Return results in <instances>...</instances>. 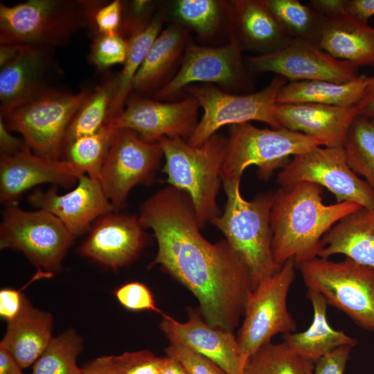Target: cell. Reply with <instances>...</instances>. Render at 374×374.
Segmentation results:
<instances>
[{"label": "cell", "instance_id": "obj_1", "mask_svg": "<svg viewBox=\"0 0 374 374\" xmlns=\"http://www.w3.org/2000/svg\"><path fill=\"white\" fill-rule=\"evenodd\" d=\"M139 219L144 229L153 231L158 245L150 267L159 265L186 287L208 325L232 332L253 287L246 267L227 240L208 241L189 195L170 185L141 204Z\"/></svg>", "mask_w": 374, "mask_h": 374}, {"label": "cell", "instance_id": "obj_2", "mask_svg": "<svg viewBox=\"0 0 374 374\" xmlns=\"http://www.w3.org/2000/svg\"><path fill=\"white\" fill-rule=\"evenodd\" d=\"M323 188L301 182L289 190L278 188L270 213L272 253L275 262L283 265L294 259L296 267L317 257L322 240L339 220L362 207L344 202L326 204Z\"/></svg>", "mask_w": 374, "mask_h": 374}, {"label": "cell", "instance_id": "obj_3", "mask_svg": "<svg viewBox=\"0 0 374 374\" xmlns=\"http://www.w3.org/2000/svg\"><path fill=\"white\" fill-rule=\"evenodd\" d=\"M226 195L224 212L210 222L226 240L246 267L253 290L278 271L272 253L271 209L274 193H262L248 201L242 197L240 180L222 181Z\"/></svg>", "mask_w": 374, "mask_h": 374}, {"label": "cell", "instance_id": "obj_4", "mask_svg": "<svg viewBox=\"0 0 374 374\" xmlns=\"http://www.w3.org/2000/svg\"><path fill=\"white\" fill-rule=\"evenodd\" d=\"M101 1L29 0L0 4V44L53 49L80 29L92 26Z\"/></svg>", "mask_w": 374, "mask_h": 374}, {"label": "cell", "instance_id": "obj_5", "mask_svg": "<svg viewBox=\"0 0 374 374\" xmlns=\"http://www.w3.org/2000/svg\"><path fill=\"white\" fill-rule=\"evenodd\" d=\"M157 141L163 152L167 182L189 195L202 229L222 213L217 196L228 137L215 133L197 147L181 138L162 137Z\"/></svg>", "mask_w": 374, "mask_h": 374}, {"label": "cell", "instance_id": "obj_6", "mask_svg": "<svg viewBox=\"0 0 374 374\" xmlns=\"http://www.w3.org/2000/svg\"><path fill=\"white\" fill-rule=\"evenodd\" d=\"M327 145L323 139L284 127L262 129L249 123L230 125L222 181L240 180L250 166H256L258 177L267 181L275 170L283 168L291 157Z\"/></svg>", "mask_w": 374, "mask_h": 374}, {"label": "cell", "instance_id": "obj_7", "mask_svg": "<svg viewBox=\"0 0 374 374\" xmlns=\"http://www.w3.org/2000/svg\"><path fill=\"white\" fill-rule=\"evenodd\" d=\"M297 267L308 290L320 293L328 305L374 332V268L348 258L335 262L319 257Z\"/></svg>", "mask_w": 374, "mask_h": 374}, {"label": "cell", "instance_id": "obj_8", "mask_svg": "<svg viewBox=\"0 0 374 374\" xmlns=\"http://www.w3.org/2000/svg\"><path fill=\"white\" fill-rule=\"evenodd\" d=\"M90 91L72 93L55 87L0 118L9 130L22 136L34 154L61 159L69 126Z\"/></svg>", "mask_w": 374, "mask_h": 374}, {"label": "cell", "instance_id": "obj_9", "mask_svg": "<svg viewBox=\"0 0 374 374\" xmlns=\"http://www.w3.org/2000/svg\"><path fill=\"white\" fill-rule=\"evenodd\" d=\"M75 237L55 215L42 209L28 211L6 204L0 224V249L22 252L37 270L53 274Z\"/></svg>", "mask_w": 374, "mask_h": 374}, {"label": "cell", "instance_id": "obj_10", "mask_svg": "<svg viewBox=\"0 0 374 374\" xmlns=\"http://www.w3.org/2000/svg\"><path fill=\"white\" fill-rule=\"evenodd\" d=\"M287 82L285 78L275 75L264 88L246 95L229 93L211 85L188 87L192 98L204 109L202 117L187 139L188 143L199 146L222 127L251 121L265 123L271 128H281L275 107L278 92Z\"/></svg>", "mask_w": 374, "mask_h": 374}, {"label": "cell", "instance_id": "obj_11", "mask_svg": "<svg viewBox=\"0 0 374 374\" xmlns=\"http://www.w3.org/2000/svg\"><path fill=\"white\" fill-rule=\"evenodd\" d=\"M295 267L294 259L288 260L278 271L260 282L249 297L237 338L246 362L276 335L296 332V322L287 307Z\"/></svg>", "mask_w": 374, "mask_h": 374}, {"label": "cell", "instance_id": "obj_12", "mask_svg": "<svg viewBox=\"0 0 374 374\" xmlns=\"http://www.w3.org/2000/svg\"><path fill=\"white\" fill-rule=\"evenodd\" d=\"M301 182L326 188L336 202L356 203L374 209V193L348 166L343 147L318 146L294 156L278 172L280 188L289 190Z\"/></svg>", "mask_w": 374, "mask_h": 374}, {"label": "cell", "instance_id": "obj_13", "mask_svg": "<svg viewBox=\"0 0 374 374\" xmlns=\"http://www.w3.org/2000/svg\"><path fill=\"white\" fill-rule=\"evenodd\" d=\"M163 157L158 141H145L131 130H116L99 177L115 211L125 206L134 187L154 183Z\"/></svg>", "mask_w": 374, "mask_h": 374}, {"label": "cell", "instance_id": "obj_14", "mask_svg": "<svg viewBox=\"0 0 374 374\" xmlns=\"http://www.w3.org/2000/svg\"><path fill=\"white\" fill-rule=\"evenodd\" d=\"M245 64L252 72L274 73L288 82L326 80L344 83L360 75L357 66L334 57L319 44L298 39L274 52L249 57Z\"/></svg>", "mask_w": 374, "mask_h": 374}, {"label": "cell", "instance_id": "obj_15", "mask_svg": "<svg viewBox=\"0 0 374 374\" xmlns=\"http://www.w3.org/2000/svg\"><path fill=\"white\" fill-rule=\"evenodd\" d=\"M241 50L234 35L222 46L190 44L185 50L179 70L156 91L155 98L169 99L194 82L215 83L230 89L241 86L247 80Z\"/></svg>", "mask_w": 374, "mask_h": 374}, {"label": "cell", "instance_id": "obj_16", "mask_svg": "<svg viewBox=\"0 0 374 374\" xmlns=\"http://www.w3.org/2000/svg\"><path fill=\"white\" fill-rule=\"evenodd\" d=\"M199 105L194 98L161 103L131 93L125 108L109 123L116 130H128L147 142L162 137L188 139L198 121Z\"/></svg>", "mask_w": 374, "mask_h": 374}, {"label": "cell", "instance_id": "obj_17", "mask_svg": "<svg viewBox=\"0 0 374 374\" xmlns=\"http://www.w3.org/2000/svg\"><path fill=\"white\" fill-rule=\"evenodd\" d=\"M116 212L98 218L78 248L81 255L112 269L131 264L146 239L139 217Z\"/></svg>", "mask_w": 374, "mask_h": 374}, {"label": "cell", "instance_id": "obj_18", "mask_svg": "<svg viewBox=\"0 0 374 374\" xmlns=\"http://www.w3.org/2000/svg\"><path fill=\"white\" fill-rule=\"evenodd\" d=\"M28 201L57 217L75 238L89 231L102 215L115 211L99 179L87 175L80 176L75 188L65 194H59L54 186L46 190L35 189Z\"/></svg>", "mask_w": 374, "mask_h": 374}, {"label": "cell", "instance_id": "obj_19", "mask_svg": "<svg viewBox=\"0 0 374 374\" xmlns=\"http://www.w3.org/2000/svg\"><path fill=\"white\" fill-rule=\"evenodd\" d=\"M188 315V321L179 322L163 314L160 328L171 344L208 358L227 374H242L246 360L232 332L211 326L193 310Z\"/></svg>", "mask_w": 374, "mask_h": 374}, {"label": "cell", "instance_id": "obj_20", "mask_svg": "<svg viewBox=\"0 0 374 374\" xmlns=\"http://www.w3.org/2000/svg\"><path fill=\"white\" fill-rule=\"evenodd\" d=\"M51 51L21 45L17 55L0 67V116L55 88L51 83Z\"/></svg>", "mask_w": 374, "mask_h": 374}, {"label": "cell", "instance_id": "obj_21", "mask_svg": "<svg viewBox=\"0 0 374 374\" xmlns=\"http://www.w3.org/2000/svg\"><path fill=\"white\" fill-rule=\"evenodd\" d=\"M82 175L66 161L39 157L28 147L13 155H1L0 201L17 202L26 191L42 184L68 188Z\"/></svg>", "mask_w": 374, "mask_h": 374}, {"label": "cell", "instance_id": "obj_22", "mask_svg": "<svg viewBox=\"0 0 374 374\" xmlns=\"http://www.w3.org/2000/svg\"><path fill=\"white\" fill-rule=\"evenodd\" d=\"M275 115L281 127L323 139L328 147H343L350 125L357 114L355 106L276 103Z\"/></svg>", "mask_w": 374, "mask_h": 374}, {"label": "cell", "instance_id": "obj_23", "mask_svg": "<svg viewBox=\"0 0 374 374\" xmlns=\"http://www.w3.org/2000/svg\"><path fill=\"white\" fill-rule=\"evenodd\" d=\"M335 254L374 268V209L362 206L328 231L317 257L329 258Z\"/></svg>", "mask_w": 374, "mask_h": 374}, {"label": "cell", "instance_id": "obj_24", "mask_svg": "<svg viewBox=\"0 0 374 374\" xmlns=\"http://www.w3.org/2000/svg\"><path fill=\"white\" fill-rule=\"evenodd\" d=\"M53 325L51 314L33 307L26 299L19 314L7 323L0 347L22 368L33 366L53 338Z\"/></svg>", "mask_w": 374, "mask_h": 374}, {"label": "cell", "instance_id": "obj_25", "mask_svg": "<svg viewBox=\"0 0 374 374\" xmlns=\"http://www.w3.org/2000/svg\"><path fill=\"white\" fill-rule=\"evenodd\" d=\"M319 46L357 68H374V27L348 15L326 19Z\"/></svg>", "mask_w": 374, "mask_h": 374}, {"label": "cell", "instance_id": "obj_26", "mask_svg": "<svg viewBox=\"0 0 374 374\" xmlns=\"http://www.w3.org/2000/svg\"><path fill=\"white\" fill-rule=\"evenodd\" d=\"M238 41L246 48L265 54L277 51L293 39L286 33L264 0L231 3Z\"/></svg>", "mask_w": 374, "mask_h": 374}, {"label": "cell", "instance_id": "obj_27", "mask_svg": "<svg viewBox=\"0 0 374 374\" xmlns=\"http://www.w3.org/2000/svg\"><path fill=\"white\" fill-rule=\"evenodd\" d=\"M313 308V319L308 329L284 335V342L301 357L316 362L332 350L343 346L354 347L357 339L343 330L332 328L327 319L328 303L320 293L308 290Z\"/></svg>", "mask_w": 374, "mask_h": 374}, {"label": "cell", "instance_id": "obj_28", "mask_svg": "<svg viewBox=\"0 0 374 374\" xmlns=\"http://www.w3.org/2000/svg\"><path fill=\"white\" fill-rule=\"evenodd\" d=\"M188 36V31L177 25L159 33L136 74L133 93L141 96L159 87L183 53Z\"/></svg>", "mask_w": 374, "mask_h": 374}, {"label": "cell", "instance_id": "obj_29", "mask_svg": "<svg viewBox=\"0 0 374 374\" xmlns=\"http://www.w3.org/2000/svg\"><path fill=\"white\" fill-rule=\"evenodd\" d=\"M367 75L344 83L326 80L287 82L280 89L278 104L316 103L344 107H352L362 98Z\"/></svg>", "mask_w": 374, "mask_h": 374}, {"label": "cell", "instance_id": "obj_30", "mask_svg": "<svg viewBox=\"0 0 374 374\" xmlns=\"http://www.w3.org/2000/svg\"><path fill=\"white\" fill-rule=\"evenodd\" d=\"M162 24V16L157 15L145 27L134 33L127 39L128 53L121 71L116 75V89L108 123L123 110L132 92V85L136 74L150 48L161 33Z\"/></svg>", "mask_w": 374, "mask_h": 374}, {"label": "cell", "instance_id": "obj_31", "mask_svg": "<svg viewBox=\"0 0 374 374\" xmlns=\"http://www.w3.org/2000/svg\"><path fill=\"white\" fill-rule=\"evenodd\" d=\"M116 130L106 124L93 134L68 142L64 145L61 159L79 172L99 179Z\"/></svg>", "mask_w": 374, "mask_h": 374}, {"label": "cell", "instance_id": "obj_32", "mask_svg": "<svg viewBox=\"0 0 374 374\" xmlns=\"http://www.w3.org/2000/svg\"><path fill=\"white\" fill-rule=\"evenodd\" d=\"M115 89L114 76L91 90L69 126L64 145L77 138L93 134L108 123Z\"/></svg>", "mask_w": 374, "mask_h": 374}, {"label": "cell", "instance_id": "obj_33", "mask_svg": "<svg viewBox=\"0 0 374 374\" xmlns=\"http://www.w3.org/2000/svg\"><path fill=\"white\" fill-rule=\"evenodd\" d=\"M286 33L292 39L319 44L326 18L299 0H264Z\"/></svg>", "mask_w": 374, "mask_h": 374}, {"label": "cell", "instance_id": "obj_34", "mask_svg": "<svg viewBox=\"0 0 374 374\" xmlns=\"http://www.w3.org/2000/svg\"><path fill=\"white\" fill-rule=\"evenodd\" d=\"M314 364L296 354L284 341H270L248 358L242 374H314Z\"/></svg>", "mask_w": 374, "mask_h": 374}, {"label": "cell", "instance_id": "obj_35", "mask_svg": "<svg viewBox=\"0 0 374 374\" xmlns=\"http://www.w3.org/2000/svg\"><path fill=\"white\" fill-rule=\"evenodd\" d=\"M343 148L350 168L365 179L374 193V121L356 116Z\"/></svg>", "mask_w": 374, "mask_h": 374}, {"label": "cell", "instance_id": "obj_36", "mask_svg": "<svg viewBox=\"0 0 374 374\" xmlns=\"http://www.w3.org/2000/svg\"><path fill=\"white\" fill-rule=\"evenodd\" d=\"M82 349V338L73 329H69L53 338L33 364L32 374H83L77 364Z\"/></svg>", "mask_w": 374, "mask_h": 374}, {"label": "cell", "instance_id": "obj_37", "mask_svg": "<svg viewBox=\"0 0 374 374\" xmlns=\"http://www.w3.org/2000/svg\"><path fill=\"white\" fill-rule=\"evenodd\" d=\"M214 0H179L174 8L175 15L202 37L213 34L218 28L222 8Z\"/></svg>", "mask_w": 374, "mask_h": 374}, {"label": "cell", "instance_id": "obj_38", "mask_svg": "<svg viewBox=\"0 0 374 374\" xmlns=\"http://www.w3.org/2000/svg\"><path fill=\"white\" fill-rule=\"evenodd\" d=\"M128 39L120 33L96 35L89 55L90 62L98 70L123 64L128 53Z\"/></svg>", "mask_w": 374, "mask_h": 374}, {"label": "cell", "instance_id": "obj_39", "mask_svg": "<svg viewBox=\"0 0 374 374\" xmlns=\"http://www.w3.org/2000/svg\"><path fill=\"white\" fill-rule=\"evenodd\" d=\"M107 357L118 374H160L165 361L148 350Z\"/></svg>", "mask_w": 374, "mask_h": 374}, {"label": "cell", "instance_id": "obj_40", "mask_svg": "<svg viewBox=\"0 0 374 374\" xmlns=\"http://www.w3.org/2000/svg\"><path fill=\"white\" fill-rule=\"evenodd\" d=\"M114 294L119 303L127 310L162 313L156 306L150 290L142 283L137 281L126 283L116 289Z\"/></svg>", "mask_w": 374, "mask_h": 374}, {"label": "cell", "instance_id": "obj_41", "mask_svg": "<svg viewBox=\"0 0 374 374\" xmlns=\"http://www.w3.org/2000/svg\"><path fill=\"white\" fill-rule=\"evenodd\" d=\"M165 350L166 356L177 360L188 374H227L208 358L181 344L170 343Z\"/></svg>", "mask_w": 374, "mask_h": 374}, {"label": "cell", "instance_id": "obj_42", "mask_svg": "<svg viewBox=\"0 0 374 374\" xmlns=\"http://www.w3.org/2000/svg\"><path fill=\"white\" fill-rule=\"evenodd\" d=\"M124 3L114 0L103 3L95 11L92 28L96 35H112L119 33L123 21Z\"/></svg>", "mask_w": 374, "mask_h": 374}, {"label": "cell", "instance_id": "obj_43", "mask_svg": "<svg viewBox=\"0 0 374 374\" xmlns=\"http://www.w3.org/2000/svg\"><path fill=\"white\" fill-rule=\"evenodd\" d=\"M353 348L343 346L319 359L314 364V374H344Z\"/></svg>", "mask_w": 374, "mask_h": 374}, {"label": "cell", "instance_id": "obj_44", "mask_svg": "<svg viewBox=\"0 0 374 374\" xmlns=\"http://www.w3.org/2000/svg\"><path fill=\"white\" fill-rule=\"evenodd\" d=\"M21 290L3 288L0 291V316L7 323L15 319L24 307L26 297Z\"/></svg>", "mask_w": 374, "mask_h": 374}, {"label": "cell", "instance_id": "obj_45", "mask_svg": "<svg viewBox=\"0 0 374 374\" xmlns=\"http://www.w3.org/2000/svg\"><path fill=\"white\" fill-rule=\"evenodd\" d=\"M10 132L3 119L0 118L1 155H13L28 147L24 139L14 136Z\"/></svg>", "mask_w": 374, "mask_h": 374}, {"label": "cell", "instance_id": "obj_46", "mask_svg": "<svg viewBox=\"0 0 374 374\" xmlns=\"http://www.w3.org/2000/svg\"><path fill=\"white\" fill-rule=\"evenodd\" d=\"M308 5L326 19H334L347 14L345 0H311Z\"/></svg>", "mask_w": 374, "mask_h": 374}, {"label": "cell", "instance_id": "obj_47", "mask_svg": "<svg viewBox=\"0 0 374 374\" xmlns=\"http://www.w3.org/2000/svg\"><path fill=\"white\" fill-rule=\"evenodd\" d=\"M355 108L357 116L374 121V75L367 76L364 93Z\"/></svg>", "mask_w": 374, "mask_h": 374}, {"label": "cell", "instance_id": "obj_48", "mask_svg": "<svg viewBox=\"0 0 374 374\" xmlns=\"http://www.w3.org/2000/svg\"><path fill=\"white\" fill-rule=\"evenodd\" d=\"M345 8L348 15L368 22L374 15V0H345Z\"/></svg>", "mask_w": 374, "mask_h": 374}, {"label": "cell", "instance_id": "obj_49", "mask_svg": "<svg viewBox=\"0 0 374 374\" xmlns=\"http://www.w3.org/2000/svg\"><path fill=\"white\" fill-rule=\"evenodd\" d=\"M82 369L83 374H118L110 364L107 355L91 361Z\"/></svg>", "mask_w": 374, "mask_h": 374}, {"label": "cell", "instance_id": "obj_50", "mask_svg": "<svg viewBox=\"0 0 374 374\" xmlns=\"http://www.w3.org/2000/svg\"><path fill=\"white\" fill-rule=\"evenodd\" d=\"M22 369L11 354L0 347V374H23Z\"/></svg>", "mask_w": 374, "mask_h": 374}, {"label": "cell", "instance_id": "obj_51", "mask_svg": "<svg viewBox=\"0 0 374 374\" xmlns=\"http://www.w3.org/2000/svg\"><path fill=\"white\" fill-rule=\"evenodd\" d=\"M21 45L0 44V67L12 60L19 53Z\"/></svg>", "mask_w": 374, "mask_h": 374}, {"label": "cell", "instance_id": "obj_52", "mask_svg": "<svg viewBox=\"0 0 374 374\" xmlns=\"http://www.w3.org/2000/svg\"><path fill=\"white\" fill-rule=\"evenodd\" d=\"M160 374H188V373L177 360L166 356Z\"/></svg>", "mask_w": 374, "mask_h": 374}]
</instances>
